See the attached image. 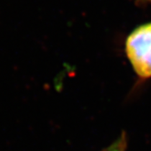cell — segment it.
<instances>
[{
    "label": "cell",
    "mask_w": 151,
    "mask_h": 151,
    "mask_svg": "<svg viewBox=\"0 0 151 151\" xmlns=\"http://www.w3.org/2000/svg\"><path fill=\"white\" fill-rule=\"evenodd\" d=\"M126 53L135 73L151 78V22L139 26L127 38Z\"/></svg>",
    "instance_id": "obj_1"
},
{
    "label": "cell",
    "mask_w": 151,
    "mask_h": 151,
    "mask_svg": "<svg viewBox=\"0 0 151 151\" xmlns=\"http://www.w3.org/2000/svg\"><path fill=\"white\" fill-rule=\"evenodd\" d=\"M127 147V139L125 132H123L121 136L113 144H111L109 147H107L102 151H126Z\"/></svg>",
    "instance_id": "obj_2"
},
{
    "label": "cell",
    "mask_w": 151,
    "mask_h": 151,
    "mask_svg": "<svg viewBox=\"0 0 151 151\" xmlns=\"http://www.w3.org/2000/svg\"><path fill=\"white\" fill-rule=\"evenodd\" d=\"M149 1H150V2H151V0H149Z\"/></svg>",
    "instance_id": "obj_3"
}]
</instances>
